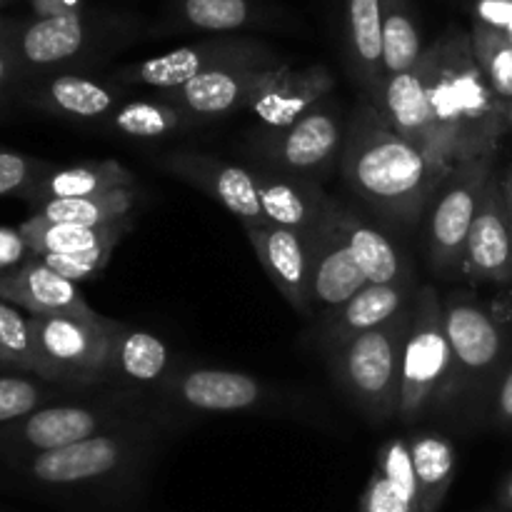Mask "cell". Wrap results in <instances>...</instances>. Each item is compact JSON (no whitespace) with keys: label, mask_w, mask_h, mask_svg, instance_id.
Segmentation results:
<instances>
[{"label":"cell","mask_w":512,"mask_h":512,"mask_svg":"<svg viewBox=\"0 0 512 512\" xmlns=\"http://www.w3.org/2000/svg\"><path fill=\"white\" fill-rule=\"evenodd\" d=\"M345 185L398 230H410L423 220L453 168L430 158L425 150L395 133L378 110L365 98L345 125L340 153Z\"/></svg>","instance_id":"6da1fadb"},{"label":"cell","mask_w":512,"mask_h":512,"mask_svg":"<svg viewBox=\"0 0 512 512\" xmlns=\"http://www.w3.org/2000/svg\"><path fill=\"white\" fill-rule=\"evenodd\" d=\"M428 93L438 158L455 168L493 158L508 128V105L493 93L465 33H450L428 48Z\"/></svg>","instance_id":"7a4b0ae2"},{"label":"cell","mask_w":512,"mask_h":512,"mask_svg":"<svg viewBox=\"0 0 512 512\" xmlns=\"http://www.w3.org/2000/svg\"><path fill=\"white\" fill-rule=\"evenodd\" d=\"M158 430L148 420L108 430L103 435L20 460L33 483L63 490H118L133 480L150 458Z\"/></svg>","instance_id":"3957f363"},{"label":"cell","mask_w":512,"mask_h":512,"mask_svg":"<svg viewBox=\"0 0 512 512\" xmlns=\"http://www.w3.org/2000/svg\"><path fill=\"white\" fill-rule=\"evenodd\" d=\"M118 320H80L63 315H28L35 375L60 388H90L113 380Z\"/></svg>","instance_id":"277c9868"},{"label":"cell","mask_w":512,"mask_h":512,"mask_svg":"<svg viewBox=\"0 0 512 512\" xmlns=\"http://www.w3.org/2000/svg\"><path fill=\"white\" fill-rule=\"evenodd\" d=\"M413 303L390 323L368 330L328 353L330 370L340 388L378 423L400 413L403 348L413 318Z\"/></svg>","instance_id":"5b68a950"},{"label":"cell","mask_w":512,"mask_h":512,"mask_svg":"<svg viewBox=\"0 0 512 512\" xmlns=\"http://www.w3.org/2000/svg\"><path fill=\"white\" fill-rule=\"evenodd\" d=\"M453 375V348L445 330L443 298L433 285H423L415 295L413 318L403 348L398 418L415 423L428 410L450 405Z\"/></svg>","instance_id":"8992f818"},{"label":"cell","mask_w":512,"mask_h":512,"mask_svg":"<svg viewBox=\"0 0 512 512\" xmlns=\"http://www.w3.org/2000/svg\"><path fill=\"white\" fill-rule=\"evenodd\" d=\"M138 420H148L145 410L138 408L133 400L118 395L88 400V403L45 405L0 428V453L20 463Z\"/></svg>","instance_id":"52a82bcc"},{"label":"cell","mask_w":512,"mask_h":512,"mask_svg":"<svg viewBox=\"0 0 512 512\" xmlns=\"http://www.w3.org/2000/svg\"><path fill=\"white\" fill-rule=\"evenodd\" d=\"M443 313L455 365L450 403L460 398L475 400V395L480 398L505 370L508 335L495 315L468 293L448 295Z\"/></svg>","instance_id":"ba28073f"},{"label":"cell","mask_w":512,"mask_h":512,"mask_svg":"<svg viewBox=\"0 0 512 512\" xmlns=\"http://www.w3.org/2000/svg\"><path fill=\"white\" fill-rule=\"evenodd\" d=\"M490 178L493 158L465 160L455 165L435 195L428 220V253L430 265L440 278L453 280L463 273L470 228Z\"/></svg>","instance_id":"9c48e42d"},{"label":"cell","mask_w":512,"mask_h":512,"mask_svg":"<svg viewBox=\"0 0 512 512\" xmlns=\"http://www.w3.org/2000/svg\"><path fill=\"white\" fill-rule=\"evenodd\" d=\"M345 125L340 110L328 98L310 108L298 123L280 130H263L255 140L258 155L268 168L303 175L328 168L343 153Z\"/></svg>","instance_id":"30bf717a"},{"label":"cell","mask_w":512,"mask_h":512,"mask_svg":"<svg viewBox=\"0 0 512 512\" xmlns=\"http://www.w3.org/2000/svg\"><path fill=\"white\" fill-rule=\"evenodd\" d=\"M230 65H280V60L263 45L248 43V40H213V43L185 45V48L155 55L143 63L128 65L118 70L115 80L128 85H148V88L168 93L198 75L230 68Z\"/></svg>","instance_id":"8fae6325"},{"label":"cell","mask_w":512,"mask_h":512,"mask_svg":"<svg viewBox=\"0 0 512 512\" xmlns=\"http://www.w3.org/2000/svg\"><path fill=\"white\" fill-rule=\"evenodd\" d=\"M160 165L175 178L195 185L205 195L218 200L245 228L265 225L253 168L225 163L215 155L195 153V150H175V153L160 155Z\"/></svg>","instance_id":"7c38bea8"},{"label":"cell","mask_w":512,"mask_h":512,"mask_svg":"<svg viewBox=\"0 0 512 512\" xmlns=\"http://www.w3.org/2000/svg\"><path fill=\"white\" fill-rule=\"evenodd\" d=\"M305 245H308L310 255V300H313V310H323L325 315L335 313L368 285L338 223V200L328 210V215L320 220L318 228L305 235Z\"/></svg>","instance_id":"4fadbf2b"},{"label":"cell","mask_w":512,"mask_h":512,"mask_svg":"<svg viewBox=\"0 0 512 512\" xmlns=\"http://www.w3.org/2000/svg\"><path fill=\"white\" fill-rule=\"evenodd\" d=\"M165 400L195 413H243L265 403L268 393L260 380L238 370L188 368L160 383Z\"/></svg>","instance_id":"5bb4252c"},{"label":"cell","mask_w":512,"mask_h":512,"mask_svg":"<svg viewBox=\"0 0 512 512\" xmlns=\"http://www.w3.org/2000/svg\"><path fill=\"white\" fill-rule=\"evenodd\" d=\"M275 68L278 65H230L210 70L163 93V100L188 113L190 118H225L235 110L248 108Z\"/></svg>","instance_id":"9a60e30c"},{"label":"cell","mask_w":512,"mask_h":512,"mask_svg":"<svg viewBox=\"0 0 512 512\" xmlns=\"http://www.w3.org/2000/svg\"><path fill=\"white\" fill-rule=\"evenodd\" d=\"M0 298L23 308L28 315H63V318L80 320L103 318L90 308L78 283L50 270L38 255L8 273H0Z\"/></svg>","instance_id":"2e32d148"},{"label":"cell","mask_w":512,"mask_h":512,"mask_svg":"<svg viewBox=\"0 0 512 512\" xmlns=\"http://www.w3.org/2000/svg\"><path fill=\"white\" fill-rule=\"evenodd\" d=\"M253 170L265 225L293 230L305 238L333 208L335 198L323 193L315 178L283 173L268 165H258Z\"/></svg>","instance_id":"e0dca14e"},{"label":"cell","mask_w":512,"mask_h":512,"mask_svg":"<svg viewBox=\"0 0 512 512\" xmlns=\"http://www.w3.org/2000/svg\"><path fill=\"white\" fill-rule=\"evenodd\" d=\"M463 273L478 283L505 285L512 280V228L500 180L490 178L470 228Z\"/></svg>","instance_id":"ac0fdd59"},{"label":"cell","mask_w":512,"mask_h":512,"mask_svg":"<svg viewBox=\"0 0 512 512\" xmlns=\"http://www.w3.org/2000/svg\"><path fill=\"white\" fill-rule=\"evenodd\" d=\"M330 90H333V75L323 65L293 70L283 63L255 93L248 110L263 123L265 130H280L298 123L310 108L328 98Z\"/></svg>","instance_id":"d6986e66"},{"label":"cell","mask_w":512,"mask_h":512,"mask_svg":"<svg viewBox=\"0 0 512 512\" xmlns=\"http://www.w3.org/2000/svg\"><path fill=\"white\" fill-rule=\"evenodd\" d=\"M250 245L258 255L260 265L273 280L283 298L298 313L313 315L310 300V255L303 235L275 225H253L245 228Z\"/></svg>","instance_id":"ffe728a7"},{"label":"cell","mask_w":512,"mask_h":512,"mask_svg":"<svg viewBox=\"0 0 512 512\" xmlns=\"http://www.w3.org/2000/svg\"><path fill=\"white\" fill-rule=\"evenodd\" d=\"M418 283H393V285H365L355 293L343 308L330 313L323 325L325 353L338 345L390 323L395 315L403 313L418 295Z\"/></svg>","instance_id":"44dd1931"},{"label":"cell","mask_w":512,"mask_h":512,"mask_svg":"<svg viewBox=\"0 0 512 512\" xmlns=\"http://www.w3.org/2000/svg\"><path fill=\"white\" fill-rule=\"evenodd\" d=\"M338 223L348 248L368 285L415 283L408 255L378 228L348 205L338 203Z\"/></svg>","instance_id":"7402d4cb"},{"label":"cell","mask_w":512,"mask_h":512,"mask_svg":"<svg viewBox=\"0 0 512 512\" xmlns=\"http://www.w3.org/2000/svg\"><path fill=\"white\" fill-rule=\"evenodd\" d=\"M360 512H420L408 438H393L378 450L375 470L360 498Z\"/></svg>","instance_id":"603a6c76"},{"label":"cell","mask_w":512,"mask_h":512,"mask_svg":"<svg viewBox=\"0 0 512 512\" xmlns=\"http://www.w3.org/2000/svg\"><path fill=\"white\" fill-rule=\"evenodd\" d=\"M350 63L365 98L383 95V0H348Z\"/></svg>","instance_id":"cb8c5ba5"},{"label":"cell","mask_w":512,"mask_h":512,"mask_svg":"<svg viewBox=\"0 0 512 512\" xmlns=\"http://www.w3.org/2000/svg\"><path fill=\"white\" fill-rule=\"evenodd\" d=\"M88 43V25L83 15H53V18H38L20 33L15 60L18 65L30 68H50L73 60L83 53Z\"/></svg>","instance_id":"d4e9b609"},{"label":"cell","mask_w":512,"mask_h":512,"mask_svg":"<svg viewBox=\"0 0 512 512\" xmlns=\"http://www.w3.org/2000/svg\"><path fill=\"white\" fill-rule=\"evenodd\" d=\"M28 100L45 113L68 120H105L118 108V95L108 85L83 75H55L30 90Z\"/></svg>","instance_id":"484cf974"},{"label":"cell","mask_w":512,"mask_h":512,"mask_svg":"<svg viewBox=\"0 0 512 512\" xmlns=\"http://www.w3.org/2000/svg\"><path fill=\"white\" fill-rule=\"evenodd\" d=\"M135 175L118 160H98V163H80L70 168H50L33 188L28 190L25 200L33 205L48 203V200L68 198H90V195L108 193L118 188H133Z\"/></svg>","instance_id":"4316f807"},{"label":"cell","mask_w":512,"mask_h":512,"mask_svg":"<svg viewBox=\"0 0 512 512\" xmlns=\"http://www.w3.org/2000/svg\"><path fill=\"white\" fill-rule=\"evenodd\" d=\"M18 228L28 243L30 253L38 255V258H43V255H73L100 248V245H118L133 230V215L115 220V223L98 225V228L48 223V220L30 215Z\"/></svg>","instance_id":"83f0119b"},{"label":"cell","mask_w":512,"mask_h":512,"mask_svg":"<svg viewBox=\"0 0 512 512\" xmlns=\"http://www.w3.org/2000/svg\"><path fill=\"white\" fill-rule=\"evenodd\" d=\"M408 448L418 483L420 512H438L455 478L453 443L440 433H415L408 435Z\"/></svg>","instance_id":"f1b7e54d"},{"label":"cell","mask_w":512,"mask_h":512,"mask_svg":"<svg viewBox=\"0 0 512 512\" xmlns=\"http://www.w3.org/2000/svg\"><path fill=\"white\" fill-rule=\"evenodd\" d=\"M170 353L163 340L145 330H120L113 353V380L140 385H160L165 380Z\"/></svg>","instance_id":"f546056e"},{"label":"cell","mask_w":512,"mask_h":512,"mask_svg":"<svg viewBox=\"0 0 512 512\" xmlns=\"http://www.w3.org/2000/svg\"><path fill=\"white\" fill-rule=\"evenodd\" d=\"M138 203L135 188H118L108 193L90 195V198H68V200H48V203L35 205V218L48 220V223L65 225H98L115 223V220L128 218L130 210Z\"/></svg>","instance_id":"4dcf8cb0"},{"label":"cell","mask_w":512,"mask_h":512,"mask_svg":"<svg viewBox=\"0 0 512 512\" xmlns=\"http://www.w3.org/2000/svg\"><path fill=\"white\" fill-rule=\"evenodd\" d=\"M423 38L405 0H383V78L408 73L423 58Z\"/></svg>","instance_id":"1f68e13d"},{"label":"cell","mask_w":512,"mask_h":512,"mask_svg":"<svg viewBox=\"0 0 512 512\" xmlns=\"http://www.w3.org/2000/svg\"><path fill=\"white\" fill-rule=\"evenodd\" d=\"M188 113L170 105L168 100H133L123 103L105 118V125L113 133L135 140H155L185 128Z\"/></svg>","instance_id":"d6a6232c"},{"label":"cell","mask_w":512,"mask_h":512,"mask_svg":"<svg viewBox=\"0 0 512 512\" xmlns=\"http://www.w3.org/2000/svg\"><path fill=\"white\" fill-rule=\"evenodd\" d=\"M470 40H473L475 60L493 93L505 105H512V43L500 30L488 28L478 20H475Z\"/></svg>","instance_id":"836d02e7"},{"label":"cell","mask_w":512,"mask_h":512,"mask_svg":"<svg viewBox=\"0 0 512 512\" xmlns=\"http://www.w3.org/2000/svg\"><path fill=\"white\" fill-rule=\"evenodd\" d=\"M55 395H58V390L48 388L45 380L3 375L0 378V428L45 408Z\"/></svg>","instance_id":"e575fe53"},{"label":"cell","mask_w":512,"mask_h":512,"mask_svg":"<svg viewBox=\"0 0 512 512\" xmlns=\"http://www.w3.org/2000/svg\"><path fill=\"white\" fill-rule=\"evenodd\" d=\"M183 18L193 28L230 33L253 20L248 0H183Z\"/></svg>","instance_id":"d590c367"},{"label":"cell","mask_w":512,"mask_h":512,"mask_svg":"<svg viewBox=\"0 0 512 512\" xmlns=\"http://www.w3.org/2000/svg\"><path fill=\"white\" fill-rule=\"evenodd\" d=\"M0 368H13L35 375L28 315L5 303L3 298H0Z\"/></svg>","instance_id":"8d00e7d4"},{"label":"cell","mask_w":512,"mask_h":512,"mask_svg":"<svg viewBox=\"0 0 512 512\" xmlns=\"http://www.w3.org/2000/svg\"><path fill=\"white\" fill-rule=\"evenodd\" d=\"M48 165L30 155L0 150V198L5 195H28V190L48 173Z\"/></svg>","instance_id":"74e56055"},{"label":"cell","mask_w":512,"mask_h":512,"mask_svg":"<svg viewBox=\"0 0 512 512\" xmlns=\"http://www.w3.org/2000/svg\"><path fill=\"white\" fill-rule=\"evenodd\" d=\"M115 245H100V248L85 250V253H73V255H43V263L50 270H55L63 278L80 283V280H88L93 275H98L100 270L108 265L110 255H113Z\"/></svg>","instance_id":"f35d334b"},{"label":"cell","mask_w":512,"mask_h":512,"mask_svg":"<svg viewBox=\"0 0 512 512\" xmlns=\"http://www.w3.org/2000/svg\"><path fill=\"white\" fill-rule=\"evenodd\" d=\"M33 258L20 228H0V273L18 268Z\"/></svg>","instance_id":"ab89813d"},{"label":"cell","mask_w":512,"mask_h":512,"mask_svg":"<svg viewBox=\"0 0 512 512\" xmlns=\"http://www.w3.org/2000/svg\"><path fill=\"white\" fill-rule=\"evenodd\" d=\"M475 20L500 33H508L512 28V0H478Z\"/></svg>","instance_id":"60d3db41"},{"label":"cell","mask_w":512,"mask_h":512,"mask_svg":"<svg viewBox=\"0 0 512 512\" xmlns=\"http://www.w3.org/2000/svg\"><path fill=\"white\" fill-rule=\"evenodd\" d=\"M493 418L503 428H512V360L500 373L493 395Z\"/></svg>","instance_id":"b9f144b4"},{"label":"cell","mask_w":512,"mask_h":512,"mask_svg":"<svg viewBox=\"0 0 512 512\" xmlns=\"http://www.w3.org/2000/svg\"><path fill=\"white\" fill-rule=\"evenodd\" d=\"M83 0H33V8L38 18H53V15L80 13Z\"/></svg>","instance_id":"7bdbcfd3"},{"label":"cell","mask_w":512,"mask_h":512,"mask_svg":"<svg viewBox=\"0 0 512 512\" xmlns=\"http://www.w3.org/2000/svg\"><path fill=\"white\" fill-rule=\"evenodd\" d=\"M18 75H20V65L18 60H15V55H10L8 50H0V98L13 88Z\"/></svg>","instance_id":"ee69618b"},{"label":"cell","mask_w":512,"mask_h":512,"mask_svg":"<svg viewBox=\"0 0 512 512\" xmlns=\"http://www.w3.org/2000/svg\"><path fill=\"white\" fill-rule=\"evenodd\" d=\"M500 188H503L505 210H508V220H510V228H512V168L505 173V178L500 180Z\"/></svg>","instance_id":"f6af8a7d"},{"label":"cell","mask_w":512,"mask_h":512,"mask_svg":"<svg viewBox=\"0 0 512 512\" xmlns=\"http://www.w3.org/2000/svg\"><path fill=\"white\" fill-rule=\"evenodd\" d=\"M498 500H500V505H503L505 510L512 512V473L508 475V480L503 483V488H500Z\"/></svg>","instance_id":"bcb514c9"},{"label":"cell","mask_w":512,"mask_h":512,"mask_svg":"<svg viewBox=\"0 0 512 512\" xmlns=\"http://www.w3.org/2000/svg\"><path fill=\"white\" fill-rule=\"evenodd\" d=\"M508 123H510V128H512V105L508 108Z\"/></svg>","instance_id":"7dc6e473"},{"label":"cell","mask_w":512,"mask_h":512,"mask_svg":"<svg viewBox=\"0 0 512 512\" xmlns=\"http://www.w3.org/2000/svg\"><path fill=\"white\" fill-rule=\"evenodd\" d=\"M503 35H505V38H508V40H510V43H512V28L508 30V33H503Z\"/></svg>","instance_id":"c3c4849f"},{"label":"cell","mask_w":512,"mask_h":512,"mask_svg":"<svg viewBox=\"0 0 512 512\" xmlns=\"http://www.w3.org/2000/svg\"><path fill=\"white\" fill-rule=\"evenodd\" d=\"M0 33H3V20H0Z\"/></svg>","instance_id":"681fc988"},{"label":"cell","mask_w":512,"mask_h":512,"mask_svg":"<svg viewBox=\"0 0 512 512\" xmlns=\"http://www.w3.org/2000/svg\"><path fill=\"white\" fill-rule=\"evenodd\" d=\"M508 108H510V105H508Z\"/></svg>","instance_id":"f907efd6"}]
</instances>
